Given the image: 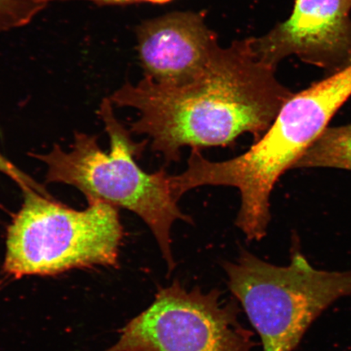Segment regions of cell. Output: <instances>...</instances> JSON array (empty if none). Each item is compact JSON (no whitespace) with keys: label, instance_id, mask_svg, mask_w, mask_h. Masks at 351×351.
Here are the masks:
<instances>
[{"label":"cell","instance_id":"obj_2","mask_svg":"<svg viewBox=\"0 0 351 351\" xmlns=\"http://www.w3.org/2000/svg\"><path fill=\"white\" fill-rule=\"evenodd\" d=\"M350 96V68L293 94L265 134L241 155L214 162L192 152L182 174L184 186L190 191L206 186L238 189L236 226L249 241H261L269 225L270 196L276 182L326 131Z\"/></svg>","mask_w":351,"mask_h":351},{"label":"cell","instance_id":"obj_3","mask_svg":"<svg viewBox=\"0 0 351 351\" xmlns=\"http://www.w3.org/2000/svg\"><path fill=\"white\" fill-rule=\"evenodd\" d=\"M110 139V151L100 148L97 137L77 133L71 150L58 145L46 154L32 156L47 166V182L62 183L80 191L89 202H102L138 215L147 223L171 274L176 267L171 230L176 221L193 223L184 214L165 169L148 173L136 161L147 141L137 143L118 121L112 104L105 99L99 109Z\"/></svg>","mask_w":351,"mask_h":351},{"label":"cell","instance_id":"obj_11","mask_svg":"<svg viewBox=\"0 0 351 351\" xmlns=\"http://www.w3.org/2000/svg\"><path fill=\"white\" fill-rule=\"evenodd\" d=\"M0 173L5 174L12 181H14L21 189L22 192L33 190L48 197H52L40 183L35 181L28 174L25 173L23 171L17 168L14 164H12L10 160L4 157L1 153H0Z\"/></svg>","mask_w":351,"mask_h":351},{"label":"cell","instance_id":"obj_9","mask_svg":"<svg viewBox=\"0 0 351 351\" xmlns=\"http://www.w3.org/2000/svg\"><path fill=\"white\" fill-rule=\"evenodd\" d=\"M351 170V124L327 128L293 169Z\"/></svg>","mask_w":351,"mask_h":351},{"label":"cell","instance_id":"obj_5","mask_svg":"<svg viewBox=\"0 0 351 351\" xmlns=\"http://www.w3.org/2000/svg\"><path fill=\"white\" fill-rule=\"evenodd\" d=\"M222 266L263 351H293L324 310L351 295V271L319 270L298 252L276 266L241 249L238 260Z\"/></svg>","mask_w":351,"mask_h":351},{"label":"cell","instance_id":"obj_7","mask_svg":"<svg viewBox=\"0 0 351 351\" xmlns=\"http://www.w3.org/2000/svg\"><path fill=\"white\" fill-rule=\"evenodd\" d=\"M145 77L161 85H178L203 71L219 49L216 34L201 16L171 13L147 21L138 29Z\"/></svg>","mask_w":351,"mask_h":351},{"label":"cell","instance_id":"obj_4","mask_svg":"<svg viewBox=\"0 0 351 351\" xmlns=\"http://www.w3.org/2000/svg\"><path fill=\"white\" fill-rule=\"evenodd\" d=\"M22 193L23 204L7 230L5 274L21 278L118 266L124 235L119 209L95 201L77 210L33 190Z\"/></svg>","mask_w":351,"mask_h":351},{"label":"cell","instance_id":"obj_6","mask_svg":"<svg viewBox=\"0 0 351 351\" xmlns=\"http://www.w3.org/2000/svg\"><path fill=\"white\" fill-rule=\"evenodd\" d=\"M221 295L217 289L187 291L174 280L105 351H252L256 342L239 322L238 301Z\"/></svg>","mask_w":351,"mask_h":351},{"label":"cell","instance_id":"obj_12","mask_svg":"<svg viewBox=\"0 0 351 351\" xmlns=\"http://www.w3.org/2000/svg\"><path fill=\"white\" fill-rule=\"evenodd\" d=\"M93 1L102 2V3H130V2H139V1H146V2H152V3H165L170 1V0H93Z\"/></svg>","mask_w":351,"mask_h":351},{"label":"cell","instance_id":"obj_1","mask_svg":"<svg viewBox=\"0 0 351 351\" xmlns=\"http://www.w3.org/2000/svg\"><path fill=\"white\" fill-rule=\"evenodd\" d=\"M274 68L258 54L256 38L245 39L219 47L191 80L169 86L145 77L108 99L138 110L130 132L150 138L170 164L179 160L182 147H228L245 133L258 141L293 95L276 80Z\"/></svg>","mask_w":351,"mask_h":351},{"label":"cell","instance_id":"obj_10","mask_svg":"<svg viewBox=\"0 0 351 351\" xmlns=\"http://www.w3.org/2000/svg\"><path fill=\"white\" fill-rule=\"evenodd\" d=\"M52 0H0V32L29 23Z\"/></svg>","mask_w":351,"mask_h":351},{"label":"cell","instance_id":"obj_8","mask_svg":"<svg viewBox=\"0 0 351 351\" xmlns=\"http://www.w3.org/2000/svg\"><path fill=\"white\" fill-rule=\"evenodd\" d=\"M351 0H295L291 17L261 38L258 54L271 64L291 54H331L348 45Z\"/></svg>","mask_w":351,"mask_h":351},{"label":"cell","instance_id":"obj_13","mask_svg":"<svg viewBox=\"0 0 351 351\" xmlns=\"http://www.w3.org/2000/svg\"><path fill=\"white\" fill-rule=\"evenodd\" d=\"M1 285H2V282H1V280H0V287H1Z\"/></svg>","mask_w":351,"mask_h":351}]
</instances>
